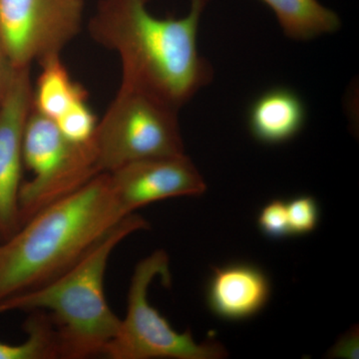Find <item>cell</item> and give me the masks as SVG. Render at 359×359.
I'll return each mask as SVG.
<instances>
[{"label": "cell", "instance_id": "1", "mask_svg": "<svg viewBox=\"0 0 359 359\" xmlns=\"http://www.w3.org/2000/svg\"><path fill=\"white\" fill-rule=\"evenodd\" d=\"M209 1L191 0L184 18H159L149 11V0H98L89 35L117 54L121 86L180 110L214 78L211 63L198 49L201 18Z\"/></svg>", "mask_w": 359, "mask_h": 359}, {"label": "cell", "instance_id": "2", "mask_svg": "<svg viewBox=\"0 0 359 359\" xmlns=\"http://www.w3.org/2000/svg\"><path fill=\"white\" fill-rule=\"evenodd\" d=\"M127 216L107 173L44 208L0 244V302L57 278Z\"/></svg>", "mask_w": 359, "mask_h": 359}, {"label": "cell", "instance_id": "3", "mask_svg": "<svg viewBox=\"0 0 359 359\" xmlns=\"http://www.w3.org/2000/svg\"><path fill=\"white\" fill-rule=\"evenodd\" d=\"M148 228V222L138 214L125 217L57 278L0 302V313L45 311L57 330L60 358L103 355L121 320L113 313L104 292L108 262L125 238Z\"/></svg>", "mask_w": 359, "mask_h": 359}, {"label": "cell", "instance_id": "4", "mask_svg": "<svg viewBox=\"0 0 359 359\" xmlns=\"http://www.w3.org/2000/svg\"><path fill=\"white\" fill-rule=\"evenodd\" d=\"M178 113L154 97L120 85L92 138L99 172L111 173L135 161L185 154Z\"/></svg>", "mask_w": 359, "mask_h": 359}, {"label": "cell", "instance_id": "5", "mask_svg": "<svg viewBox=\"0 0 359 359\" xmlns=\"http://www.w3.org/2000/svg\"><path fill=\"white\" fill-rule=\"evenodd\" d=\"M156 276L171 283L169 257L156 250L137 264L132 276L127 313L103 355L109 359H222L228 351L218 341H196L190 332L175 330L151 306L148 290Z\"/></svg>", "mask_w": 359, "mask_h": 359}, {"label": "cell", "instance_id": "6", "mask_svg": "<svg viewBox=\"0 0 359 359\" xmlns=\"http://www.w3.org/2000/svg\"><path fill=\"white\" fill-rule=\"evenodd\" d=\"M23 163L32 172V178L21 184L20 226L101 174L92 140L87 143L70 141L55 122L33 108L26 123Z\"/></svg>", "mask_w": 359, "mask_h": 359}, {"label": "cell", "instance_id": "7", "mask_svg": "<svg viewBox=\"0 0 359 359\" xmlns=\"http://www.w3.org/2000/svg\"><path fill=\"white\" fill-rule=\"evenodd\" d=\"M84 11L85 0H0V45L13 69L60 56Z\"/></svg>", "mask_w": 359, "mask_h": 359}, {"label": "cell", "instance_id": "8", "mask_svg": "<svg viewBox=\"0 0 359 359\" xmlns=\"http://www.w3.org/2000/svg\"><path fill=\"white\" fill-rule=\"evenodd\" d=\"M30 68L13 69L0 105V237L6 241L20 229L18 196L22 174L23 142L32 112Z\"/></svg>", "mask_w": 359, "mask_h": 359}, {"label": "cell", "instance_id": "9", "mask_svg": "<svg viewBox=\"0 0 359 359\" xmlns=\"http://www.w3.org/2000/svg\"><path fill=\"white\" fill-rule=\"evenodd\" d=\"M107 174L127 215L159 201L198 197L207 190L204 177L186 154L135 161Z\"/></svg>", "mask_w": 359, "mask_h": 359}, {"label": "cell", "instance_id": "10", "mask_svg": "<svg viewBox=\"0 0 359 359\" xmlns=\"http://www.w3.org/2000/svg\"><path fill=\"white\" fill-rule=\"evenodd\" d=\"M271 292L268 276L259 266L235 263L214 269L205 299L215 316L241 321L259 313L268 304Z\"/></svg>", "mask_w": 359, "mask_h": 359}, {"label": "cell", "instance_id": "11", "mask_svg": "<svg viewBox=\"0 0 359 359\" xmlns=\"http://www.w3.org/2000/svg\"><path fill=\"white\" fill-rule=\"evenodd\" d=\"M306 119V106L297 92L287 87H273L250 105L248 125L256 140L278 145L294 139L304 128Z\"/></svg>", "mask_w": 359, "mask_h": 359}, {"label": "cell", "instance_id": "12", "mask_svg": "<svg viewBox=\"0 0 359 359\" xmlns=\"http://www.w3.org/2000/svg\"><path fill=\"white\" fill-rule=\"evenodd\" d=\"M41 72L33 86V110L55 122L73 106L87 100L86 90L77 83L55 56L41 63Z\"/></svg>", "mask_w": 359, "mask_h": 359}, {"label": "cell", "instance_id": "13", "mask_svg": "<svg viewBox=\"0 0 359 359\" xmlns=\"http://www.w3.org/2000/svg\"><path fill=\"white\" fill-rule=\"evenodd\" d=\"M273 11L285 36L309 41L337 32L339 16L318 0H262Z\"/></svg>", "mask_w": 359, "mask_h": 359}, {"label": "cell", "instance_id": "14", "mask_svg": "<svg viewBox=\"0 0 359 359\" xmlns=\"http://www.w3.org/2000/svg\"><path fill=\"white\" fill-rule=\"evenodd\" d=\"M33 313L25 323L27 339L16 346L0 342V359L60 358L57 330L50 316L42 311Z\"/></svg>", "mask_w": 359, "mask_h": 359}, {"label": "cell", "instance_id": "15", "mask_svg": "<svg viewBox=\"0 0 359 359\" xmlns=\"http://www.w3.org/2000/svg\"><path fill=\"white\" fill-rule=\"evenodd\" d=\"M97 123L96 116L90 109L87 100L77 103L55 121L61 133L75 143L91 141Z\"/></svg>", "mask_w": 359, "mask_h": 359}, {"label": "cell", "instance_id": "16", "mask_svg": "<svg viewBox=\"0 0 359 359\" xmlns=\"http://www.w3.org/2000/svg\"><path fill=\"white\" fill-rule=\"evenodd\" d=\"M320 205L309 195H301L287 202V222L290 236H306L313 233L320 222Z\"/></svg>", "mask_w": 359, "mask_h": 359}, {"label": "cell", "instance_id": "17", "mask_svg": "<svg viewBox=\"0 0 359 359\" xmlns=\"http://www.w3.org/2000/svg\"><path fill=\"white\" fill-rule=\"evenodd\" d=\"M257 222L259 230L266 237L282 240L290 236L285 201L275 199L266 203L259 212Z\"/></svg>", "mask_w": 359, "mask_h": 359}, {"label": "cell", "instance_id": "18", "mask_svg": "<svg viewBox=\"0 0 359 359\" xmlns=\"http://www.w3.org/2000/svg\"><path fill=\"white\" fill-rule=\"evenodd\" d=\"M330 358H358V330H349L330 349Z\"/></svg>", "mask_w": 359, "mask_h": 359}, {"label": "cell", "instance_id": "19", "mask_svg": "<svg viewBox=\"0 0 359 359\" xmlns=\"http://www.w3.org/2000/svg\"><path fill=\"white\" fill-rule=\"evenodd\" d=\"M13 68L9 63L1 45H0V105L6 96Z\"/></svg>", "mask_w": 359, "mask_h": 359}, {"label": "cell", "instance_id": "20", "mask_svg": "<svg viewBox=\"0 0 359 359\" xmlns=\"http://www.w3.org/2000/svg\"><path fill=\"white\" fill-rule=\"evenodd\" d=\"M1 242H2L1 237H0V244H1Z\"/></svg>", "mask_w": 359, "mask_h": 359}]
</instances>
